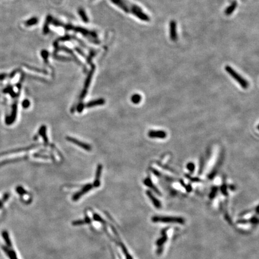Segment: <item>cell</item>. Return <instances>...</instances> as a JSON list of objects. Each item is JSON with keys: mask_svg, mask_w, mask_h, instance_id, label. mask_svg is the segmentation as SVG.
Segmentation results:
<instances>
[{"mask_svg": "<svg viewBox=\"0 0 259 259\" xmlns=\"http://www.w3.org/2000/svg\"><path fill=\"white\" fill-rule=\"evenodd\" d=\"M74 226H79L81 224H86V221L85 220H78V221H73L72 223Z\"/></svg>", "mask_w": 259, "mask_h": 259, "instance_id": "22", "label": "cell"}, {"mask_svg": "<svg viewBox=\"0 0 259 259\" xmlns=\"http://www.w3.org/2000/svg\"><path fill=\"white\" fill-rule=\"evenodd\" d=\"M66 139L69 142H72V143H74L75 145H77V146H79V147H80L82 148H83L85 151H91V149H92V147L89 145H88L87 143H85L84 142H81V141H80V140H79L74 138V137L68 136V137H66Z\"/></svg>", "mask_w": 259, "mask_h": 259, "instance_id": "4", "label": "cell"}, {"mask_svg": "<svg viewBox=\"0 0 259 259\" xmlns=\"http://www.w3.org/2000/svg\"><path fill=\"white\" fill-rule=\"evenodd\" d=\"M30 106V100H25L23 101V102H22V107L24 108L27 109V108H29Z\"/></svg>", "mask_w": 259, "mask_h": 259, "instance_id": "19", "label": "cell"}, {"mask_svg": "<svg viewBox=\"0 0 259 259\" xmlns=\"http://www.w3.org/2000/svg\"><path fill=\"white\" fill-rule=\"evenodd\" d=\"M146 186H148V187H150L152 190H153L155 193H156L157 194H159V195H161V193L160 192V191L156 188V187H155L153 184H152V181H151V180L149 179V178H146L145 181H144V182H143Z\"/></svg>", "mask_w": 259, "mask_h": 259, "instance_id": "12", "label": "cell"}, {"mask_svg": "<svg viewBox=\"0 0 259 259\" xmlns=\"http://www.w3.org/2000/svg\"><path fill=\"white\" fill-rule=\"evenodd\" d=\"M146 194L148 196V197L150 198V200H151L152 203L155 206V208L158 209L161 208L162 204L160 201L152 194V193L150 191H146Z\"/></svg>", "mask_w": 259, "mask_h": 259, "instance_id": "9", "label": "cell"}, {"mask_svg": "<svg viewBox=\"0 0 259 259\" xmlns=\"http://www.w3.org/2000/svg\"><path fill=\"white\" fill-rule=\"evenodd\" d=\"M33 157L35 158H40V159H50L52 157L49 156V155H45V154H41V153H34L33 154Z\"/></svg>", "mask_w": 259, "mask_h": 259, "instance_id": "15", "label": "cell"}, {"mask_svg": "<svg viewBox=\"0 0 259 259\" xmlns=\"http://www.w3.org/2000/svg\"><path fill=\"white\" fill-rule=\"evenodd\" d=\"M148 136L151 138L165 139L166 137L167 134L165 131L162 130H159V131L151 130L148 133Z\"/></svg>", "mask_w": 259, "mask_h": 259, "instance_id": "7", "label": "cell"}, {"mask_svg": "<svg viewBox=\"0 0 259 259\" xmlns=\"http://www.w3.org/2000/svg\"><path fill=\"white\" fill-rule=\"evenodd\" d=\"M117 3L125 12L133 13L140 20L146 22L150 21V18L135 4H133L125 0H117Z\"/></svg>", "mask_w": 259, "mask_h": 259, "instance_id": "1", "label": "cell"}, {"mask_svg": "<svg viewBox=\"0 0 259 259\" xmlns=\"http://www.w3.org/2000/svg\"><path fill=\"white\" fill-rule=\"evenodd\" d=\"M3 237H4V239L6 240V243L7 244V245H9V246H11V243H10V240H9V239L8 234H7V233L6 232H4L3 233Z\"/></svg>", "mask_w": 259, "mask_h": 259, "instance_id": "20", "label": "cell"}, {"mask_svg": "<svg viewBox=\"0 0 259 259\" xmlns=\"http://www.w3.org/2000/svg\"><path fill=\"white\" fill-rule=\"evenodd\" d=\"M237 5H238L237 2L236 1H233L231 5L226 9L225 14L227 15H230L235 11V10L236 9Z\"/></svg>", "mask_w": 259, "mask_h": 259, "instance_id": "13", "label": "cell"}, {"mask_svg": "<svg viewBox=\"0 0 259 259\" xmlns=\"http://www.w3.org/2000/svg\"><path fill=\"white\" fill-rule=\"evenodd\" d=\"M225 70L229 75H230L232 78L237 81V82L244 89H246L248 87V83L247 80L244 79L240 75H239L235 70H233L230 66H226L225 67Z\"/></svg>", "mask_w": 259, "mask_h": 259, "instance_id": "3", "label": "cell"}, {"mask_svg": "<svg viewBox=\"0 0 259 259\" xmlns=\"http://www.w3.org/2000/svg\"><path fill=\"white\" fill-rule=\"evenodd\" d=\"M105 102H106V101L105 99L98 98L97 100H95L91 101L88 102L85 105V107H86L87 108H93V107L97 106H101V105H105Z\"/></svg>", "mask_w": 259, "mask_h": 259, "instance_id": "8", "label": "cell"}, {"mask_svg": "<svg viewBox=\"0 0 259 259\" xmlns=\"http://www.w3.org/2000/svg\"><path fill=\"white\" fill-rule=\"evenodd\" d=\"M38 133H39V135L40 136H41V137L43 138V139L44 142V143L46 145H47L49 143V140H48V139H47V137L46 135V127L45 125H42L39 129Z\"/></svg>", "mask_w": 259, "mask_h": 259, "instance_id": "11", "label": "cell"}, {"mask_svg": "<svg viewBox=\"0 0 259 259\" xmlns=\"http://www.w3.org/2000/svg\"><path fill=\"white\" fill-rule=\"evenodd\" d=\"M93 185H91V184H86L83 186V187L82 188V189L79 191L78 193H76L73 197V200H78L82 196H83V194H85V193H86L88 191H89V190H91L92 188Z\"/></svg>", "mask_w": 259, "mask_h": 259, "instance_id": "5", "label": "cell"}, {"mask_svg": "<svg viewBox=\"0 0 259 259\" xmlns=\"http://www.w3.org/2000/svg\"><path fill=\"white\" fill-rule=\"evenodd\" d=\"M101 171H102V165H99L97 166V170H96V174H95V179L94 182V187H98L100 185V178L101 175Z\"/></svg>", "mask_w": 259, "mask_h": 259, "instance_id": "10", "label": "cell"}, {"mask_svg": "<svg viewBox=\"0 0 259 259\" xmlns=\"http://www.w3.org/2000/svg\"><path fill=\"white\" fill-rule=\"evenodd\" d=\"M94 219L95 220L97 221L103 222V219H102L100 216H98L97 214H94Z\"/></svg>", "mask_w": 259, "mask_h": 259, "instance_id": "24", "label": "cell"}, {"mask_svg": "<svg viewBox=\"0 0 259 259\" xmlns=\"http://www.w3.org/2000/svg\"><path fill=\"white\" fill-rule=\"evenodd\" d=\"M16 190H17V191H18V193L19 194H21V195H23V194H27V191L22 187H18V188H17V189H16Z\"/></svg>", "mask_w": 259, "mask_h": 259, "instance_id": "21", "label": "cell"}, {"mask_svg": "<svg viewBox=\"0 0 259 259\" xmlns=\"http://www.w3.org/2000/svg\"><path fill=\"white\" fill-rule=\"evenodd\" d=\"M152 221L153 223H176L184 224L185 220L181 217H159L155 216L152 218Z\"/></svg>", "mask_w": 259, "mask_h": 259, "instance_id": "2", "label": "cell"}, {"mask_svg": "<svg viewBox=\"0 0 259 259\" xmlns=\"http://www.w3.org/2000/svg\"><path fill=\"white\" fill-rule=\"evenodd\" d=\"M187 168H188V169L190 171V172H193L194 171V164L193 163H188V165H187Z\"/></svg>", "mask_w": 259, "mask_h": 259, "instance_id": "23", "label": "cell"}, {"mask_svg": "<svg viewBox=\"0 0 259 259\" xmlns=\"http://www.w3.org/2000/svg\"><path fill=\"white\" fill-rule=\"evenodd\" d=\"M141 99H142L141 95L138 94H135L133 95L131 97V101L133 103H134V104H138V103H139L141 101Z\"/></svg>", "mask_w": 259, "mask_h": 259, "instance_id": "14", "label": "cell"}, {"mask_svg": "<svg viewBox=\"0 0 259 259\" xmlns=\"http://www.w3.org/2000/svg\"><path fill=\"white\" fill-rule=\"evenodd\" d=\"M84 108H85V105L82 102H80L76 107V110L79 113H81L83 111Z\"/></svg>", "mask_w": 259, "mask_h": 259, "instance_id": "18", "label": "cell"}, {"mask_svg": "<svg viewBox=\"0 0 259 259\" xmlns=\"http://www.w3.org/2000/svg\"><path fill=\"white\" fill-rule=\"evenodd\" d=\"M170 37L171 40L175 41L177 40L176 32V23L175 21H172L170 22Z\"/></svg>", "mask_w": 259, "mask_h": 259, "instance_id": "6", "label": "cell"}, {"mask_svg": "<svg viewBox=\"0 0 259 259\" xmlns=\"http://www.w3.org/2000/svg\"><path fill=\"white\" fill-rule=\"evenodd\" d=\"M121 248H122V249L124 253L125 254V256H126V258H127V259H133V258H132V257H131V256L128 254V251H127V248H126V247L124 246V245L123 244H121Z\"/></svg>", "mask_w": 259, "mask_h": 259, "instance_id": "16", "label": "cell"}, {"mask_svg": "<svg viewBox=\"0 0 259 259\" xmlns=\"http://www.w3.org/2000/svg\"><path fill=\"white\" fill-rule=\"evenodd\" d=\"M4 250L6 251V252L8 254L9 257H10L11 259H17L16 255H15V254H16L15 252H14L13 251H11L7 250V249L6 248H4Z\"/></svg>", "mask_w": 259, "mask_h": 259, "instance_id": "17", "label": "cell"}]
</instances>
